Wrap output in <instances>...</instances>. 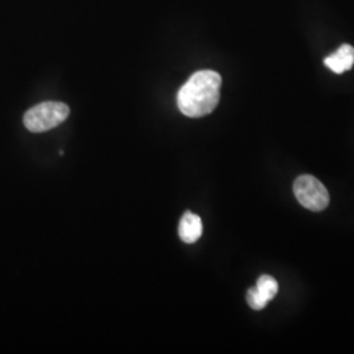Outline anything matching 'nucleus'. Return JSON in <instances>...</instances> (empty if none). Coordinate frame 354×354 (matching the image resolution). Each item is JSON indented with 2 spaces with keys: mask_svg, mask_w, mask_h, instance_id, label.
<instances>
[{
  "mask_svg": "<svg viewBox=\"0 0 354 354\" xmlns=\"http://www.w3.org/2000/svg\"><path fill=\"white\" fill-rule=\"evenodd\" d=\"M221 84L222 77L212 70L193 74L178 91L177 106L180 112L190 118L212 113L219 102Z\"/></svg>",
  "mask_w": 354,
  "mask_h": 354,
  "instance_id": "nucleus-1",
  "label": "nucleus"
},
{
  "mask_svg": "<svg viewBox=\"0 0 354 354\" xmlns=\"http://www.w3.org/2000/svg\"><path fill=\"white\" fill-rule=\"evenodd\" d=\"M70 108L59 102H45L30 108L24 115V125L32 133H44L61 125L68 118Z\"/></svg>",
  "mask_w": 354,
  "mask_h": 354,
  "instance_id": "nucleus-2",
  "label": "nucleus"
},
{
  "mask_svg": "<svg viewBox=\"0 0 354 354\" xmlns=\"http://www.w3.org/2000/svg\"><path fill=\"white\" fill-rule=\"evenodd\" d=\"M292 189L298 203L311 212H322L328 206V190L317 177L311 175L298 177Z\"/></svg>",
  "mask_w": 354,
  "mask_h": 354,
  "instance_id": "nucleus-3",
  "label": "nucleus"
},
{
  "mask_svg": "<svg viewBox=\"0 0 354 354\" xmlns=\"http://www.w3.org/2000/svg\"><path fill=\"white\" fill-rule=\"evenodd\" d=\"M279 292V282L272 276H260L256 286L247 292V302L253 310H263Z\"/></svg>",
  "mask_w": 354,
  "mask_h": 354,
  "instance_id": "nucleus-4",
  "label": "nucleus"
},
{
  "mask_svg": "<svg viewBox=\"0 0 354 354\" xmlns=\"http://www.w3.org/2000/svg\"><path fill=\"white\" fill-rule=\"evenodd\" d=\"M178 235L184 243H196L203 235V221L198 215L187 212L181 216L178 225Z\"/></svg>",
  "mask_w": 354,
  "mask_h": 354,
  "instance_id": "nucleus-5",
  "label": "nucleus"
},
{
  "mask_svg": "<svg viewBox=\"0 0 354 354\" xmlns=\"http://www.w3.org/2000/svg\"><path fill=\"white\" fill-rule=\"evenodd\" d=\"M324 64L336 74H342L351 70L354 64V48L345 44L336 53L324 59Z\"/></svg>",
  "mask_w": 354,
  "mask_h": 354,
  "instance_id": "nucleus-6",
  "label": "nucleus"
}]
</instances>
